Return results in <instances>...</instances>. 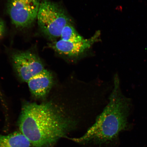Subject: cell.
Wrapping results in <instances>:
<instances>
[{
    "label": "cell",
    "instance_id": "1",
    "mask_svg": "<svg viewBox=\"0 0 147 147\" xmlns=\"http://www.w3.org/2000/svg\"><path fill=\"white\" fill-rule=\"evenodd\" d=\"M73 122L49 102H25L18 121L20 131L33 147H51L66 135Z\"/></svg>",
    "mask_w": 147,
    "mask_h": 147
},
{
    "label": "cell",
    "instance_id": "2",
    "mask_svg": "<svg viewBox=\"0 0 147 147\" xmlns=\"http://www.w3.org/2000/svg\"><path fill=\"white\" fill-rule=\"evenodd\" d=\"M130 108L131 101L123 94L119 77L116 75L109 102L104 111L84 135L71 139L80 144H100L113 140L127 126Z\"/></svg>",
    "mask_w": 147,
    "mask_h": 147
},
{
    "label": "cell",
    "instance_id": "3",
    "mask_svg": "<svg viewBox=\"0 0 147 147\" xmlns=\"http://www.w3.org/2000/svg\"><path fill=\"white\" fill-rule=\"evenodd\" d=\"M37 20L40 30L49 39L60 37L69 19L60 7L49 0H40Z\"/></svg>",
    "mask_w": 147,
    "mask_h": 147
},
{
    "label": "cell",
    "instance_id": "4",
    "mask_svg": "<svg viewBox=\"0 0 147 147\" xmlns=\"http://www.w3.org/2000/svg\"><path fill=\"white\" fill-rule=\"evenodd\" d=\"M40 0H8L7 11L17 28L30 27L37 19Z\"/></svg>",
    "mask_w": 147,
    "mask_h": 147
},
{
    "label": "cell",
    "instance_id": "5",
    "mask_svg": "<svg viewBox=\"0 0 147 147\" xmlns=\"http://www.w3.org/2000/svg\"><path fill=\"white\" fill-rule=\"evenodd\" d=\"M11 60L15 73L23 82L27 83L45 69L39 57L30 50L15 51L11 55Z\"/></svg>",
    "mask_w": 147,
    "mask_h": 147
},
{
    "label": "cell",
    "instance_id": "6",
    "mask_svg": "<svg viewBox=\"0 0 147 147\" xmlns=\"http://www.w3.org/2000/svg\"><path fill=\"white\" fill-rule=\"evenodd\" d=\"M100 32L97 31L90 38L78 42H71L60 40L49 44L50 47L57 53L69 57L79 56L89 49L98 41Z\"/></svg>",
    "mask_w": 147,
    "mask_h": 147
},
{
    "label": "cell",
    "instance_id": "7",
    "mask_svg": "<svg viewBox=\"0 0 147 147\" xmlns=\"http://www.w3.org/2000/svg\"><path fill=\"white\" fill-rule=\"evenodd\" d=\"M53 82L52 74L45 69L27 82L31 94L38 99L46 96L51 89Z\"/></svg>",
    "mask_w": 147,
    "mask_h": 147
},
{
    "label": "cell",
    "instance_id": "8",
    "mask_svg": "<svg viewBox=\"0 0 147 147\" xmlns=\"http://www.w3.org/2000/svg\"><path fill=\"white\" fill-rule=\"evenodd\" d=\"M0 147H33L26 137L20 131L8 135L0 134Z\"/></svg>",
    "mask_w": 147,
    "mask_h": 147
},
{
    "label": "cell",
    "instance_id": "9",
    "mask_svg": "<svg viewBox=\"0 0 147 147\" xmlns=\"http://www.w3.org/2000/svg\"><path fill=\"white\" fill-rule=\"evenodd\" d=\"M60 37L61 38V40L71 42H80L84 39L70 23L64 27Z\"/></svg>",
    "mask_w": 147,
    "mask_h": 147
},
{
    "label": "cell",
    "instance_id": "10",
    "mask_svg": "<svg viewBox=\"0 0 147 147\" xmlns=\"http://www.w3.org/2000/svg\"><path fill=\"white\" fill-rule=\"evenodd\" d=\"M5 32V26L4 22L0 17V38L4 35Z\"/></svg>",
    "mask_w": 147,
    "mask_h": 147
}]
</instances>
